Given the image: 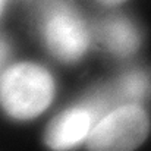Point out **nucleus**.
Here are the masks:
<instances>
[{"label":"nucleus","instance_id":"1","mask_svg":"<svg viewBox=\"0 0 151 151\" xmlns=\"http://www.w3.org/2000/svg\"><path fill=\"white\" fill-rule=\"evenodd\" d=\"M56 94V76L41 62L16 60L0 72V109L12 120L28 122L41 116Z\"/></svg>","mask_w":151,"mask_h":151},{"label":"nucleus","instance_id":"2","mask_svg":"<svg viewBox=\"0 0 151 151\" xmlns=\"http://www.w3.org/2000/svg\"><path fill=\"white\" fill-rule=\"evenodd\" d=\"M37 32L47 54L66 66L78 65L93 44L88 22L69 0H50L44 4L38 15Z\"/></svg>","mask_w":151,"mask_h":151},{"label":"nucleus","instance_id":"3","mask_svg":"<svg viewBox=\"0 0 151 151\" xmlns=\"http://www.w3.org/2000/svg\"><path fill=\"white\" fill-rule=\"evenodd\" d=\"M150 119L141 106L123 104L111 109L94 125L88 139L90 151H134L147 138Z\"/></svg>","mask_w":151,"mask_h":151},{"label":"nucleus","instance_id":"4","mask_svg":"<svg viewBox=\"0 0 151 151\" xmlns=\"http://www.w3.org/2000/svg\"><path fill=\"white\" fill-rule=\"evenodd\" d=\"M100 120L90 103L82 99L57 113L44 132V142L51 151H72L87 142L94 125Z\"/></svg>","mask_w":151,"mask_h":151},{"label":"nucleus","instance_id":"5","mask_svg":"<svg viewBox=\"0 0 151 151\" xmlns=\"http://www.w3.org/2000/svg\"><path fill=\"white\" fill-rule=\"evenodd\" d=\"M97 40L110 56L128 59L139 50L141 31L138 25L125 15H109L103 18L96 29Z\"/></svg>","mask_w":151,"mask_h":151},{"label":"nucleus","instance_id":"6","mask_svg":"<svg viewBox=\"0 0 151 151\" xmlns=\"http://www.w3.org/2000/svg\"><path fill=\"white\" fill-rule=\"evenodd\" d=\"M110 91L117 106H141L151 97V72L144 68L126 69L117 76Z\"/></svg>","mask_w":151,"mask_h":151},{"label":"nucleus","instance_id":"7","mask_svg":"<svg viewBox=\"0 0 151 151\" xmlns=\"http://www.w3.org/2000/svg\"><path fill=\"white\" fill-rule=\"evenodd\" d=\"M97 3H100L101 6H106V7H114V6H119L122 3H125L126 0H96Z\"/></svg>","mask_w":151,"mask_h":151},{"label":"nucleus","instance_id":"8","mask_svg":"<svg viewBox=\"0 0 151 151\" xmlns=\"http://www.w3.org/2000/svg\"><path fill=\"white\" fill-rule=\"evenodd\" d=\"M6 6H7V0H0V18L3 16V13L6 10Z\"/></svg>","mask_w":151,"mask_h":151},{"label":"nucleus","instance_id":"9","mask_svg":"<svg viewBox=\"0 0 151 151\" xmlns=\"http://www.w3.org/2000/svg\"><path fill=\"white\" fill-rule=\"evenodd\" d=\"M0 72H1V63H0Z\"/></svg>","mask_w":151,"mask_h":151}]
</instances>
